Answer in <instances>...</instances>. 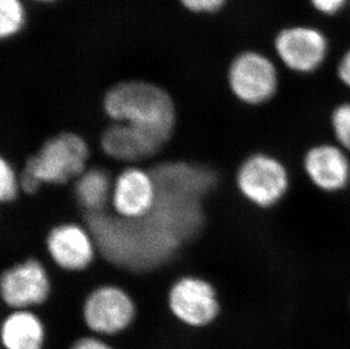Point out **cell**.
Wrapping results in <instances>:
<instances>
[{
  "mask_svg": "<svg viewBox=\"0 0 350 349\" xmlns=\"http://www.w3.org/2000/svg\"><path fill=\"white\" fill-rule=\"evenodd\" d=\"M236 186L245 201L267 210L284 201L291 186L287 165L277 155L255 152L238 166Z\"/></svg>",
  "mask_w": 350,
  "mask_h": 349,
  "instance_id": "3",
  "label": "cell"
},
{
  "mask_svg": "<svg viewBox=\"0 0 350 349\" xmlns=\"http://www.w3.org/2000/svg\"><path fill=\"white\" fill-rule=\"evenodd\" d=\"M330 122L337 144L350 155V103L338 105L331 114Z\"/></svg>",
  "mask_w": 350,
  "mask_h": 349,
  "instance_id": "17",
  "label": "cell"
},
{
  "mask_svg": "<svg viewBox=\"0 0 350 349\" xmlns=\"http://www.w3.org/2000/svg\"><path fill=\"white\" fill-rule=\"evenodd\" d=\"M227 0H179L186 10L198 14L217 13L225 6Z\"/></svg>",
  "mask_w": 350,
  "mask_h": 349,
  "instance_id": "18",
  "label": "cell"
},
{
  "mask_svg": "<svg viewBox=\"0 0 350 349\" xmlns=\"http://www.w3.org/2000/svg\"><path fill=\"white\" fill-rule=\"evenodd\" d=\"M305 176L319 191L336 194L350 185V155L337 143H319L303 157Z\"/></svg>",
  "mask_w": 350,
  "mask_h": 349,
  "instance_id": "9",
  "label": "cell"
},
{
  "mask_svg": "<svg viewBox=\"0 0 350 349\" xmlns=\"http://www.w3.org/2000/svg\"><path fill=\"white\" fill-rule=\"evenodd\" d=\"M157 196L152 174L139 167H129L117 174L110 203L122 219L141 220L152 212Z\"/></svg>",
  "mask_w": 350,
  "mask_h": 349,
  "instance_id": "10",
  "label": "cell"
},
{
  "mask_svg": "<svg viewBox=\"0 0 350 349\" xmlns=\"http://www.w3.org/2000/svg\"><path fill=\"white\" fill-rule=\"evenodd\" d=\"M46 248L53 263L68 272L85 270L96 255L91 234L75 222L53 226L46 234Z\"/></svg>",
  "mask_w": 350,
  "mask_h": 349,
  "instance_id": "11",
  "label": "cell"
},
{
  "mask_svg": "<svg viewBox=\"0 0 350 349\" xmlns=\"http://www.w3.org/2000/svg\"><path fill=\"white\" fill-rule=\"evenodd\" d=\"M169 311L177 321L192 329L211 326L221 312L218 290L198 276L178 278L167 295Z\"/></svg>",
  "mask_w": 350,
  "mask_h": 349,
  "instance_id": "4",
  "label": "cell"
},
{
  "mask_svg": "<svg viewBox=\"0 0 350 349\" xmlns=\"http://www.w3.org/2000/svg\"><path fill=\"white\" fill-rule=\"evenodd\" d=\"M25 23V12L20 0H0V36H16Z\"/></svg>",
  "mask_w": 350,
  "mask_h": 349,
  "instance_id": "15",
  "label": "cell"
},
{
  "mask_svg": "<svg viewBox=\"0 0 350 349\" xmlns=\"http://www.w3.org/2000/svg\"><path fill=\"white\" fill-rule=\"evenodd\" d=\"M103 105L113 122H125L139 129L162 148L172 140L175 103L161 86L141 79L120 82L107 91Z\"/></svg>",
  "mask_w": 350,
  "mask_h": 349,
  "instance_id": "1",
  "label": "cell"
},
{
  "mask_svg": "<svg viewBox=\"0 0 350 349\" xmlns=\"http://www.w3.org/2000/svg\"><path fill=\"white\" fill-rule=\"evenodd\" d=\"M338 77L350 89V49L345 53L338 65Z\"/></svg>",
  "mask_w": 350,
  "mask_h": 349,
  "instance_id": "21",
  "label": "cell"
},
{
  "mask_svg": "<svg viewBox=\"0 0 350 349\" xmlns=\"http://www.w3.org/2000/svg\"><path fill=\"white\" fill-rule=\"evenodd\" d=\"M20 177L10 160L0 157V201L3 205L16 201L20 194Z\"/></svg>",
  "mask_w": 350,
  "mask_h": 349,
  "instance_id": "16",
  "label": "cell"
},
{
  "mask_svg": "<svg viewBox=\"0 0 350 349\" xmlns=\"http://www.w3.org/2000/svg\"><path fill=\"white\" fill-rule=\"evenodd\" d=\"M70 349H116L99 336H83L77 338Z\"/></svg>",
  "mask_w": 350,
  "mask_h": 349,
  "instance_id": "19",
  "label": "cell"
},
{
  "mask_svg": "<svg viewBox=\"0 0 350 349\" xmlns=\"http://www.w3.org/2000/svg\"><path fill=\"white\" fill-rule=\"evenodd\" d=\"M82 318L86 328L96 336H117L135 321V302L120 287L103 285L86 296Z\"/></svg>",
  "mask_w": 350,
  "mask_h": 349,
  "instance_id": "5",
  "label": "cell"
},
{
  "mask_svg": "<svg viewBox=\"0 0 350 349\" xmlns=\"http://www.w3.org/2000/svg\"><path fill=\"white\" fill-rule=\"evenodd\" d=\"M312 6L324 15H334L339 13L347 0H310Z\"/></svg>",
  "mask_w": 350,
  "mask_h": 349,
  "instance_id": "20",
  "label": "cell"
},
{
  "mask_svg": "<svg viewBox=\"0 0 350 349\" xmlns=\"http://www.w3.org/2000/svg\"><path fill=\"white\" fill-rule=\"evenodd\" d=\"M113 184L110 174L100 167L88 168L74 181L73 194L86 214L105 211L111 201Z\"/></svg>",
  "mask_w": 350,
  "mask_h": 349,
  "instance_id": "14",
  "label": "cell"
},
{
  "mask_svg": "<svg viewBox=\"0 0 350 349\" xmlns=\"http://www.w3.org/2000/svg\"><path fill=\"white\" fill-rule=\"evenodd\" d=\"M89 144L77 133L60 132L43 142L25 159L18 174L21 191L34 195L41 185H65L88 169Z\"/></svg>",
  "mask_w": 350,
  "mask_h": 349,
  "instance_id": "2",
  "label": "cell"
},
{
  "mask_svg": "<svg viewBox=\"0 0 350 349\" xmlns=\"http://www.w3.org/2000/svg\"><path fill=\"white\" fill-rule=\"evenodd\" d=\"M274 49L287 68L308 74L323 64L329 43L323 32L315 27L296 25L286 27L277 34Z\"/></svg>",
  "mask_w": 350,
  "mask_h": 349,
  "instance_id": "8",
  "label": "cell"
},
{
  "mask_svg": "<svg viewBox=\"0 0 350 349\" xmlns=\"http://www.w3.org/2000/svg\"><path fill=\"white\" fill-rule=\"evenodd\" d=\"M46 340V326L32 311H13L1 323L3 349H43Z\"/></svg>",
  "mask_w": 350,
  "mask_h": 349,
  "instance_id": "13",
  "label": "cell"
},
{
  "mask_svg": "<svg viewBox=\"0 0 350 349\" xmlns=\"http://www.w3.org/2000/svg\"><path fill=\"white\" fill-rule=\"evenodd\" d=\"M38 1H43V3H46V1H53V0H38Z\"/></svg>",
  "mask_w": 350,
  "mask_h": 349,
  "instance_id": "22",
  "label": "cell"
},
{
  "mask_svg": "<svg viewBox=\"0 0 350 349\" xmlns=\"http://www.w3.org/2000/svg\"><path fill=\"white\" fill-rule=\"evenodd\" d=\"M228 84L232 94L241 103L263 105L277 93V68L263 53L248 50L234 57L230 64Z\"/></svg>",
  "mask_w": 350,
  "mask_h": 349,
  "instance_id": "6",
  "label": "cell"
},
{
  "mask_svg": "<svg viewBox=\"0 0 350 349\" xmlns=\"http://www.w3.org/2000/svg\"><path fill=\"white\" fill-rule=\"evenodd\" d=\"M349 304H350V302H349Z\"/></svg>",
  "mask_w": 350,
  "mask_h": 349,
  "instance_id": "23",
  "label": "cell"
},
{
  "mask_svg": "<svg viewBox=\"0 0 350 349\" xmlns=\"http://www.w3.org/2000/svg\"><path fill=\"white\" fill-rule=\"evenodd\" d=\"M103 153L118 161L139 162L161 151V145L125 122H113L100 136Z\"/></svg>",
  "mask_w": 350,
  "mask_h": 349,
  "instance_id": "12",
  "label": "cell"
},
{
  "mask_svg": "<svg viewBox=\"0 0 350 349\" xmlns=\"http://www.w3.org/2000/svg\"><path fill=\"white\" fill-rule=\"evenodd\" d=\"M51 293L46 269L36 257L6 268L0 277V294L6 307L13 311L30 310L46 303Z\"/></svg>",
  "mask_w": 350,
  "mask_h": 349,
  "instance_id": "7",
  "label": "cell"
}]
</instances>
